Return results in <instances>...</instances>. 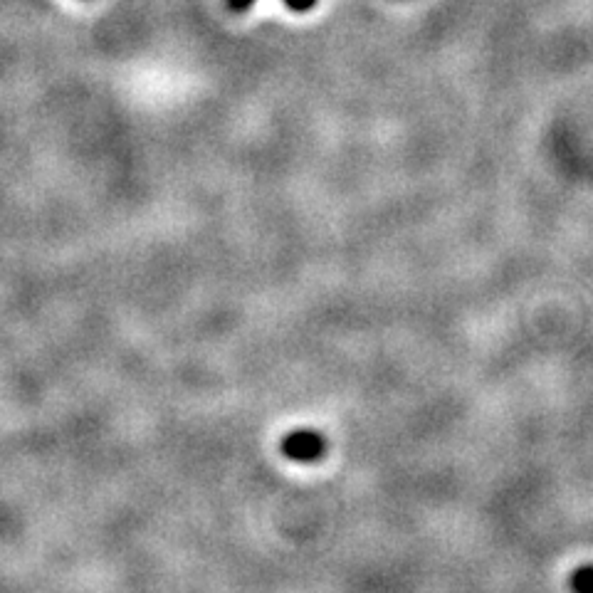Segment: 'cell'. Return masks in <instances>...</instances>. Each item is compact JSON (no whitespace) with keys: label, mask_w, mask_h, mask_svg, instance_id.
Instances as JSON below:
<instances>
[{"label":"cell","mask_w":593,"mask_h":593,"mask_svg":"<svg viewBox=\"0 0 593 593\" xmlns=\"http://www.w3.org/2000/svg\"><path fill=\"white\" fill-rule=\"evenodd\" d=\"M571 591L574 593H593V566H581L571 574L569 581Z\"/></svg>","instance_id":"cell-3"},{"label":"cell","mask_w":593,"mask_h":593,"mask_svg":"<svg viewBox=\"0 0 593 593\" xmlns=\"http://www.w3.org/2000/svg\"><path fill=\"white\" fill-rule=\"evenodd\" d=\"M282 450H285L287 458L299 460V463H312V460L322 458L324 440L322 435L312 433V430H299L282 443Z\"/></svg>","instance_id":"cell-1"},{"label":"cell","mask_w":593,"mask_h":593,"mask_svg":"<svg viewBox=\"0 0 593 593\" xmlns=\"http://www.w3.org/2000/svg\"><path fill=\"white\" fill-rule=\"evenodd\" d=\"M253 3L255 0H228V8L233 10V13H243V10H248ZM285 5L290 10H295V13H307V10H312L314 5H317V0H285Z\"/></svg>","instance_id":"cell-2"}]
</instances>
